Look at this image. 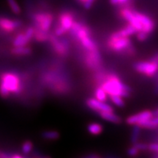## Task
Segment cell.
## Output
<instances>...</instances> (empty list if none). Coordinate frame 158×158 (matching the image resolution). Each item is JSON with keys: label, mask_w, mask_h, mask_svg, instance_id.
<instances>
[{"label": "cell", "mask_w": 158, "mask_h": 158, "mask_svg": "<svg viewBox=\"0 0 158 158\" xmlns=\"http://www.w3.org/2000/svg\"><path fill=\"white\" fill-rule=\"evenodd\" d=\"M107 50L114 54L132 57L135 56L136 50L130 37L118 35L117 31H113L106 41Z\"/></svg>", "instance_id": "obj_1"}, {"label": "cell", "mask_w": 158, "mask_h": 158, "mask_svg": "<svg viewBox=\"0 0 158 158\" xmlns=\"http://www.w3.org/2000/svg\"><path fill=\"white\" fill-rule=\"evenodd\" d=\"M108 94L110 95H119L124 98H127L132 94V89L126 84L121 77L116 73L107 72L104 80L100 85Z\"/></svg>", "instance_id": "obj_2"}, {"label": "cell", "mask_w": 158, "mask_h": 158, "mask_svg": "<svg viewBox=\"0 0 158 158\" xmlns=\"http://www.w3.org/2000/svg\"><path fill=\"white\" fill-rule=\"evenodd\" d=\"M133 69L138 74L147 78H155L158 73V52L147 60L138 61L133 64Z\"/></svg>", "instance_id": "obj_3"}, {"label": "cell", "mask_w": 158, "mask_h": 158, "mask_svg": "<svg viewBox=\"0 0 158 158\" xmlns=\"http://www.w3.org/2000/svg\"><path fill=\"white\" fill-rule=\"evenodd\" d=\"M81 58L82 63L88 70L94 73L103 68V60L100 50L83 51Z\"/></svg>", "instance_id": "obj_4"}, {"label": "cell", "mask_w": 158, "mask_h": 158, "mask_svg": "<svg viewBox=\"0 0 158 158\" xmlns=\"http://www.w3.org/2000/svg\"><path fill=\"white\" fill-rule=\"evenodd\" d=\"M53 50L59 56L65 58L70 55V43L68 40L61 37H57L54 33L49 32V39Z\"/></svg>", "instance_id": "obj_5"}, {"label": "cell", "mask_w": 158, "mask_h": 158, "mask_svg": "<svg viewBox=\"0 0 158 158\" xmlns=\"http://www.w3.org/2000/svg\"><path fill=\"white\" fill-rule=\"evenodd\" d=\"M0 84L5 86L12 93L17 94L21 91V81L19 76L11 73H5L2 75Z\"/></svg>", "instance_id": "obj_6"}, {"label": "cell", "mask_w": 158, "mask_h": 158, "mask_svg": "<svg viewBox=\"0 0 158 158\" xmlns=\"http://www.w3.org/2000/svg\"><path fill=\"white\" fill-rule=\"evenodd\" d=\"M135 14L141 25V31H145V32L151 35L152 33H153L156 29V22L155 20L146 13H141L140 11L135 10Z\"/></svg>", "instance_id": "obj_7"}, {"label": "cell", "mask_w": 158, "mask_h": 158, "mask_svg": "<svg viewBox=\"0 0 158 158\" xmlns=\"http://www.w3.org/2000/svg\"><path fill=\"white\" fill-rule=\"evenodd\" d=\"M154 116V112L150 110H144L138 112L137 114H133L127 116L125 119V122L129 125H141L149 118Z\"/></svg>", "instance_id": "obj_8"}, {"label": "cell", "mask_w": 158, "mask_h": 158, "mask_svg": "<svg viewBox=\"0 0 158 158\" xmlns=\"http://www.w3.org/2000/svg\"><path fill=\"white\" fill-rule=\"evenodd\" d=\"M86 105L89 109L97 113L102 111H114L113 106L106 102L100 101L94 98H88L86 100Z\"/></svg>", "instance_id": "obj_9"}, {"label": "cell", "mask_w": 158, "mask_h": 158, "mask_svg": "<svg viewBox=\"0 0 158 158\" xmlns=\"http://www.w3.org/2000/svg\"><path fill=\"white\" fill-rule=\"evenodd\" d=\"M76 18L72 12L70 11H63L60 13L58 17V21L57 23L62 27L66 33L69 32L72 27L73 23L76 21Z\"/></svg>", "instance_id": "obj_10"}, {"label": "cell", "mask_w": 158, "mask_h": 158, "mask_svg": "<svg viewBox=\"0 0 158 158\" xmlns=\"http://www.w3.org/2000/svg\"><path fill=\"white\" fill-rule=\"evenodd\" d=\"M21 25V22L19 20H11L7 18H0V29L11 32Z\"/></svg>", "instance_id": "obj_11"}, {"label": "cell", "mask_w": 158, "mask_h": 158, "mask_svg": "<svg viewBox=\"0 0 158 158\" xmlns=\"http://www.w3.org/2000/svg\"><path fill=\"white\" fill-rule=\"evenodd\" d=\"M100 118L111 123L119 124L122 122V118L120 116L116 114L114 111H102L98 113Z\"/></svg>", "instance_id": "obj_12"}, {"label": "cell", "mask_w": 158, "mask_h": 158, "mask_svg": "<svg viewBox=\"0 0 158 158\" xmlns=\"http://www.w3.org/2000/svg\"><path fill=\"white\" fill-rule=\"evenodd\" d=\"M54 21V15L49 12H45V15L41 22L40 23V27L45 31H49Z\"/></svg>", "instance_id": "obj_13"}, {"label": "cell", "mask_w": 158, "mask_h": 158, "mask_svg": "<svg viewBox=\"0 0 158 158\" xmlns=\"http://www.w3.org/2000/svg\"><path fill=\"white\" fill-rule=\"evenodd\" d=\"M35 35L34 38L37 42L43 43L48 41L49 39V31H45L41 29L40 27H35Z\"/></svg>", "instance_id": "obj_14"}, {"label": "cell", "mask_w": 158, "mask_h": 158, "mask_svg": "<svg viewBox=\"0 0 158 158\" xmlns=\"http://www.w3.org/2000/svg\"><path fill=\"white\" fill-rule=\"evenodd\" d=\"M139 126V125H138ZM142 129L146 130H155L158 128V116L154 115L153 117L143 122L140 125Z\"/></svg>", "instance_id": "obj_15"}, {"label": "cell", "mask_w": 158, "mask_h": 158, "mask_svg": "<svg viewBox=\"0 0 158 158\" xmlns=\"http://www.w3.org/2000/svg\"><path fill=\"white\" fill-rule=\"evenodd\" d=\"M103 126L98 122H92L87 126L88 132L93 135H100L103 131Z\"/></svg>", "instance_id": "obj_16"}, {"label": "cell", "mask_w": 158, "mask_h": 158, "mask_svg": "<svg viewBox=\"0 0 158 158\" xmlns=\"http://www.w3.org/2000/svg\"><path fill=\"white\" fill-rule=\"evenodd\" d=\"M117 32L118 33V35H122V36L130 37L133 35H135L136 33H137V30L134 28L133 26L127 23V25H125L122 28L117 30Z\"/></svg>", "instance_id": "obj_17"}, {"label": "cell", "mask_w": 158, "mask_h": 158, "mask_svg": "<svg viewBox=\"0 0 158 158\" xmlns=\"http://www.w3.org/2000/svg\"><path fill=\"white\" fill-rule=\"evenodd\" d=\"M29 42H30V40L27 38L24 33H21L15 37L14 40L13 41V45L14 47L26 46Z\"/></svg>", "instance_id": "obj_18"}, {"label": "cell", "mask_w": 158, "mask_h": 158, "mask_svg": "<svg viewBox=\"0 0 158 158\" xmlns=\"http://www.w3.org/2000/svg\"><path fill=\"white\" fill-rule=\"evenodd\" d=\"M31 52H32L31 48L26 46H13V48L11 50L12 54L16 55V56H27V55L31 54Z\"/></svg>", "instance_id": "obj_19"}, {"label": "cell", "mask_w": 158, "mask_h": 158, "mask_svg": "<svg viewBox=\"0 0 158 158\" xmlns=\"http://www.w3.org/2000/svg\"><path fill=\"white\" fill-rule=\"evenodd\" d=\"M94 98H96L97 100H100V101L102 102H106L108 98V94L105 92V90L100 86H96V87L94 88Z\"/></svg>", "instance_id": "obj_20"}, {"label": "cell", "mask_w": 158, "mask_h": 158, "mask_svg": "<svg viewBox=\"0 0 158 158\" xmlns=\"http://www.w3.org/2000/svg\"><path fill=\"white\" fill-rule=\"evenodd\" d=\"M142 128L138 125H133V130L131 133V137H130V140H131V143L133 144H135L137 142L139 141L140 137H141Z\"/></svg>", "instance_id": "obj_21"}, {"label": "cell", "mask_w": 158, "mask_h": 158, "mask_svg": "<svg viewBox=\"0 0 158 158\" xmlns=\"http://www.w3.org/2000/svg\"><path fill=\"white\" fill-rule=\"evenodd\" d=\"M112 103L118 108H123L125 106V101L123 97L119 95H110L108 97Z\"/></svg>", "instance_id": "obj_22"}, {"label": "cell", "mask_w": 158, "mask_h": 158, "mask_svg": "<svg viewBox=\"0 0 158 158\" xmlns=\"http://www.w3.org/2000/svg\"><path fill=\"white\" fill-rule=\"evenodd\" d=\"M42 137L46 140H57L60 137V134L56 130H49L43 132Z\"/></svg>", "instance_id": "obj_23"}, {"label": "cell", "mask_w": 158, "mask_h": 158, "mask_svg": "<svg viewBox=\"0 0 158 158\" xmlns=\"http://www.w3.org/2000/svg\"><path fill=\"white\" fill-rule=\"evenodd\" d=\"M7 2L8 4L10 9L13 13L19 15L21 13V8L16 0H7Z\"/></svg>", "instance_id": "obj_24"}, {"label": "cell", "mask_w": 158, "mask_h": 158, "mask_svg": "<svg viewBox=\"0 0 158 158\" xmlns=\"http://www.w3.org/2000/svg\"><path fill=\"white\" fill-rule=\"evenodd\" d=\"M33 149V143L30 141H26L24 143L22 144L21 147V151L24 155H28L31 152Z\"/></svg>", "instance_id": "obj_25"}, {"label": "cell", "mask_w": 158, "mask_h": 158, "mask_svg": "<svg viewBox=\"0 0 158 158\" xmlns=\"http://www.w3.org/2000/svg\"><path fill=\"white\" fill-rule=\"evenodd\" d=\"M110 3L114 6H118L119 7L123 6H129L131 0H109Z\"/></svg>", "instance_id": "obj_26"}, {"label": "cell", "mask_w": 158, "mask_h": 158, "mask_svg": "<svg viewBox=\"0 0 158 158\" xmlns=\"http://www.w3.org/2000/svg\"><path fill=\"white\" fill-rule=\"evenodd\" d=\"M135 36L138 41H139V42H145L146 40H147L149 39L150 35L143 31H137V33L135 34Z\"/></svg>", "instance_id": "obj_27"}, {"label": "cell", "mask_w": 158, "mask_h": 158, "mask_svg": "<svg viewBox=\"0 0 158 158\" xmlns=\"http://www.w3.org/2000/svg\"><path fill=\"white\" fill-rule=\"evenodd\" d=\"M147 151L155 154V157H158V143H151L148 144Z\"/></svg>", "instance_id": "obj_28"}, {"label": "cell", "mask_w": 158, "mask_h": 158, "mask_svg": "<svg viewBox=\"0 0 158 158\" xmlns=\"http://www.w3.org/2000/svg\"><path fill=\"white\" fill-rule=\"evenodd\" d=\"M140 151L135 146L133 145L131 147H130L129 149L127 150V154L130 157H136L139 155Z\"/></svg>", "instance_id": "obj_29"}, {"label": "cell", "mask_w": 158, "mask_h": 158, "mask_svg": "<svg viewBox=\"0 0 158 158\" xmlns=\"http://www.w3.org/2000/svg\"><path fill=\"white\" fill-rule=\"evenodd\" d=\"M10 94V92L5 86L0 84V96L3 98H7Z\"/></svg>", "instance_id": "obj_30"}, {"label": "cell", "mask_w": 158, "mask_h": 158, "mask_svg": "<svg viewBox=\"0 0 158 158\" xmlns=\"http://www.w3.org/2000/svg\"><path fill=\"white\" fill-rule=\"evenodd\" d=\"M24 34L27 37V38L29 40H31L34 37V35H35V28L34 27H29L28 29L26 30V31L24 32Z\"/></svg>", "instance_id": "obj_31"}, {"label": "cell", "mask_w": 158, "mask_h": 158, "mask_svg": "<svg viewBox=\"0 0 158 158\" xmlns=\"http://www.w3.org/2000/svg\"><path fill=\"white\" fill-rule=\"evenodd\" d=\"M133 145L135 146L140 152H144V151H147L148 150V144L145 143H141V142L138 141L136 143L133 144Z\"/></svg>", "instance_id": "obj_32"}, {"label": "cell", "mask_w": 158, "mask_h": 158, "mask_svg": "<svg viewBox=\"0 0 158 158\" xmlns=\"http://www.w3.org/2000/svg\"><path fill=\"white\" fill-rule=\"evenodd\" d=\"M94 1L95 0H86V2L83 4L84 7L86 10H89L92 7V5H93Z\"/></svg>", "instance_id": "obj_33"}, {"label": "cell", "mask_w": 158, "mask_h": 158, "mask_svg": "<svg viewBox=\"0 0 158 158\" xmlns=\"http://www.w3.org/2000/svg\"><path fill=\"white\" fill-rule=\"evenodd\" d=\"M154 94L155 95H158V73L156 76V81L155 84V86H154Z\"/></svg>", "instance_id": "obj_34"}, {"label": "cell", "mask_w": 158, "mask_h": 158, "mask_svg": "<svg viewBox=\"0 0 158 158\" xmlns=\"http://www.w3.org/2000/svg\"><path fill=\"white\" fill-rule=\"evenodd\" d=\"M85 158H100L101 157V156L97 153H91L88 154V155L84 156Z\"/></svg>", "instance_id": "obj_35"}, {"label": "cell", "mask_w": 158, "mask_h": 158, "mask_svg": "<svg viewBox=\"0 0 158 158\" xmlns=\"http://www.w3.org/2000/svg\"><path fill=\"white\" fill-rule=\"evenodd\" d=\"M11 158H22V156L19 155H12Z\"/></svg>", "instance_id": "obj_36"}, {"label": "cell", "mask_w": 158, "mask_h": 158, "mask_svg": "<svg viewBox=\"0 0 158 158\" xmlns=\"http://www.w3.org/2000/svg\"><path fill=\"white\" fill-rule=\"evenodd\" d=\"M154 115H156V116H158V108L156 109L155 110H154Z\"/></svg>", "instance_id": "obj_37"}, {"label": "cell", "mask_w": 158, "mask_h": 158, "mask_svg": "<svg viewBox=\"0 0 158 158\" xmlns=\"http://www.w3.org/2000/svg\"><path fill=\"white\" fill-rule=\"evenodd\" d=\"M79 2H81V4H84L85 2H86V0H78Z\"/></svg>", "instance_id": "obj_38"}, {"label": "cell", "mask_w": 158, "mask_h": 158, "mask_svg": "<svg viewBox=\"0 0 158 158\" xmlns=\"http://www.w3.org/2000/svg\"><path fill=\"white\" fill-rule=\"evenodd\" d=\"M0 153H1V152H0Z\"/></svg>", "instance_id": "obj_39"}]
</instances>
